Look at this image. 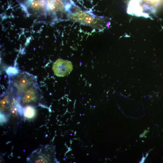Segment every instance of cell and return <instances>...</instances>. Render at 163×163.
<instances>
[{"label": "cell", "instance_id": "obj_1", "mask_svg": "<svg viewBox=\"0 0 163 163\" xmlns=\"http://www.w3.org/2000/svg\"><path fill=\"white\" fill-rule=\"evenodd\" d=\"M68 12V17L71 20L100 30H103L108 27L110 23L107 18L92 14L82 10L74 5H72Z\"/></svg>", "mask_w": 163, "mask_h": 163}, {"label": "cell", "instance_id": "obj_2", "mask_svg": "<svg viewBox=\"0 0 163 163\" xmlns=\"http://www.w3.org/2000/svg\"><path fill=\"white\" fill-rule=\"evenodd\" d=\"M27 163L56 162L55 147L51 145L40 146L32 152L27 158Z\"/></svg>", "mask_w": 163, "mask_h": 163}, {"label": "cell", "instance_id": "obj_3", "mask_svg": "<svg viewBox=\"0 0 163 163\" xmlns=\"http://www.w3.org/2000/svg\"><path fill=\"white\" fill-rule=\"evenodd\" d=\"M13 77L11 82L12 88L11 92L14 98L30 86L37 83L35 77L27 72H21Z\"/></svg>", "mask_w": 163, "mask_h": 163}, {"label": "cell", "instance_id": "obj_4", "mask_svg": "<svg viewBox=\"0 0 163 163\" xmlns=\"http://www.w3.org/2000/svg\"><path fill=\"white\" fill-rule=\"evenodd\" d=\"M42 97L40 90L36 83L27 88L18 96L14 97L22 107L29 105L35 106Z\"/></svg>", "mask_w": 163, "mask_h": 163}, {"label": "cell", "instance_id": "obj_5", "mask_svg": "<svg viewBox=\"0 0 163 163\" xmlns=\"http://www.w3.org/2000/svg\"><path fill=\"white\" fill-rule=\"evenodd\" d=\"M13 97L11 92L3 94L0 98V123H3L8 120L11 113Z\"/></svg>", "mask_w": 163, "mask_h": 163}, {"label": "cell", "instance_id": "obj_6", "mask_svg": "<svg viewBox=\"0 0 163 163\" xmlns=\"http://www.w3.org/2000/svg\"><path fill=\"white\" fill-rule=\"evenodd\" d=\"M52 69L56 76L63 77L70 73L73 69V65L70 61L59 59L53 63Z\"/></svg>", "mask_w": 163, "mask_h": 163}, {"label": "cell", "instance_id": "obj_7", "mask_svg": "<svg viewBox=\"0 0 163 163\" xmlns=\"http://www.w3.org/2000/svg\"><path fill=\"white\" fill-rule=\"evenodd\" d=\"M37 114V111L35 106L29 105L23 108L22 114L24 117L27 119H32L34 118Z\"/></svg>", "mask_w": 163, "mask_h": 163}, {"label": "cell", "instance_id": "obj_8", "mask_svg": "<svg viewBox=\"0 0 163 163\" xmlns=\"http://www.w3.org/2000/svg\"><path fill=\"white\" fill-rule=\"evenodd\" d=\"M6 72L9 76H14L19 73L17 68L11 66L9 67L7 69Z\"/></svg>", "mask_w": 163, "mask_h": 163}, {"label": "cell", "instance_id": "obj_9", "mask_svg": "<svg viewBox=\"0 0 163 163\" xmlns=\"http://www.w3.org/2000/svg\"><path fill=\"white\" fill-rule=\"evenodd\" d=\"M30 6L34 10H36L41 8L39 0H34L31 4Z\"/></svg>", "mask_w": 163, "mask_h": 163}]
</instances>
